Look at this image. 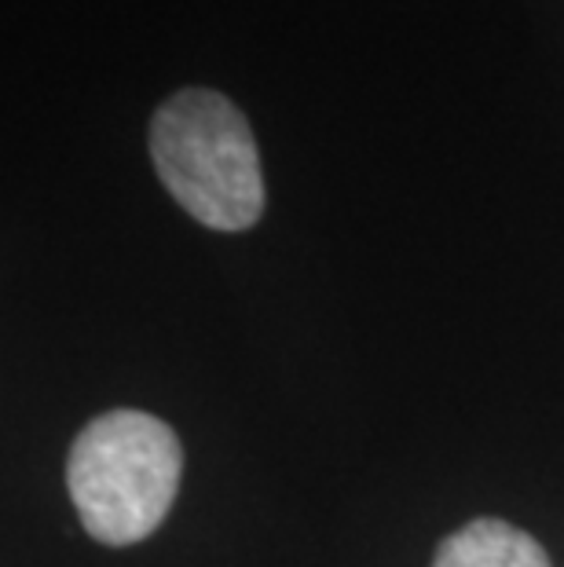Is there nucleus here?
Segmentation results:
<instances>
[{"instance_id":"2","label":"nucleus","mask_w":564,"mask_h":567,"mask_svg":"<svg viewBox=\"0 0 564 567\" xmlns=\"http://www.w3.org/2000/svg\"><path fill=\"white\" fill-rule=\"evenodd\" d=\"M165 190L213 231H246L264 213L260 151L243 111L209 89L170 95L151 122Z\"/></svg>"},{"instance_id":"3","label":"nucleus","mask_w":564,"mask_h":567,"mask_svg":"<svg viewBox=\"0 0 564 567\" xmlns=\"http://www.w3.org/2000/svg\"><path fill=\"white\" fill-rule=\"evenodd\" d=\"M433 567H550V557L527 530L484 516L443 538Z\"/></svg>"},{"instance_id":"1","label":"nucleus","mask_w":564,"mask_h":567,"mask_svg":"<svg viewBox=\"0 0 564 567\" xmlns=\"http://www.w3.org/2000/svg\"><path fill=\"white\" fill-rule=\"evenodd\" d=\"M184 451L165 421L111 410L89 421L70 446L66 487L81 527L103 546H132L170 516Z\"/></svg>"}]
</instances>
